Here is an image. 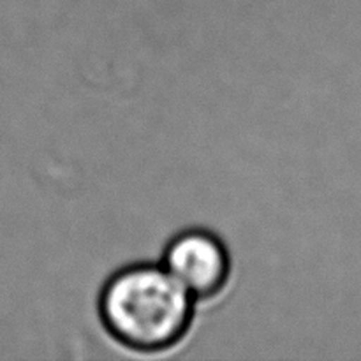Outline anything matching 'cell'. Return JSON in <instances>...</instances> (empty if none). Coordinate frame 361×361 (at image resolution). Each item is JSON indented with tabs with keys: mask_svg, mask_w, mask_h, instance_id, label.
I'll return each mask as SVG.
<instances>
[{
	"mask_svg": "<svg viewBox=\"0 0 361 361\" xmlns=\"http://www.w3.org/2000/svg\"><path fill=\"white\" fill-rule=\"evenodd\" d=\"M161 264L196 302H210L226 291L231 281V254L219 235L190 228L173 236Z\"/></svg>",
	"mask_w": 361,
	"mask_h": 361,
	"instance_id": "cell-2",
	"label": "cell"
},
{
	"mask_svg": "<svg viewBox=\"0 0 361 361\" xmlns=\"http://www.w3.org/2000/svg\"><path fill=\"white\" fill-rule=\"evenodd\" d=\"M196 305L161 263H134L104 282L97 310L106 334L120 348L162 355L185 341Z\"/></svg>",
	"mask_w": 361,
	"mask_h": 361,
	"instance_id": "cell-1",
	"label": "cell"
}]
</instances>
